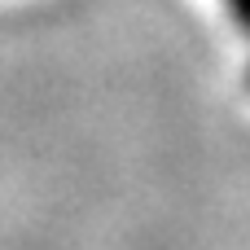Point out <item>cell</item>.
<instances>
[{"label":"cell","mask_w":250,"mask_h":250,"mask_svg":"<svg viewBox=\"0 0 250 250\" xmlns=\"http://www.w3.org/2000/svg\"><path fill=\"white\" fill-rule=\"evenodd\" d=\"M224 9H229V22L237 26V35L246 44V88H250V0H224Z\"/></svg>","instance_id":"obj_1"}]
</instances>
